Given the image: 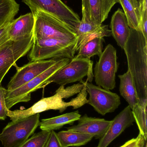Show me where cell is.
<instances>
[{
    "instance_id": "52a82bcc",
    "label": "cell",
    "mask_w": 147,
    "mask_h": 147,
    "mask_svg": "<svg viewBox=\"0 0 147 147\" xmlns=\"http://www.w3.org/2000/svg\"><path fill=\"white\" fill-rule=\"evenodd\" d=\"M92 67L93 61L89 59L74 58L69 63L50 77L43 84L42 87L52 82L65 86L67 84L80 82L85 76H88L86 81L91 83L94 76Z\"/></svg>"
},
{
    "instance_id": "30bf717a",
    "label": "cell",
    "mask_w": 147,
    "mask_h": 147,
    "mask_svg": "<svg viewBox=\"0 0 147 147\" xmlns=\"http://www.w3.org/2000/svg\"><path fill=\"white\" fill-rule=\"evenodd\" d=\"M34 14L42 11L51 14L68 24L76 31L81 19L77 13L61 0H22Z\"/></svg>"
},
{
    "instance_id": "277c9868",
    "label": "cell",
    "mask_w": 147,
    "mask_h": 147,
    "mask_svg": "<svg viewBox=\"0 0 147 147\" xmlns=\"http://www.w3.org/2000/svg\"><path fill=\"white\" fill-rule=\"evenodd\" d=\"M77 40H66L55 38L34 39L29 51L30 62L58 58L72 59L76 54Z\"/></svg>"
},
{
    "instance_id": "4dcf8cb0",
    "label": "cell",
    "mask_w": 147,
    "mask_h": 147,
    "mask_svg": "<svg viewBox=\"0 0 147 147\" xmlns=\"http://www.w3.org/2000/svg\"><path fill=\"white\" fill-rule=\"evenodd\" d=\"M12 21L8 22L0 26V46L9 40L8 33L9 25Z\"/></svg>"
},
{
    "instance_id": "d6986e66",
    "label": "cell",
    "mask_w": 147,
    "mask_h": 147,
    "mask_svg": "<svg viewBox=\"0 0 147 147\" xmlns=\"http://www.w3.org/2000/svg\"><path fill=\"white\" fill-rule=\"evenodd\" d=\"M123 9L129 28L142 31V7L138 0H118Z\"/></svg>"
},
{
    "instance_id": "5bb4252c",
    "label": "cell",
    "mask_w": 147,
    "mask_h": 147,
    "mask_svg": "<svg viewBox=\"0 0 147 147\" xmlns=\"http://www.w3.org/2000/svg\"><path fill=\"white\" fill-rule=\"evenodd\" d=\"M134 122L132 109L128 105L111 121L110 126L99 140L96 147H108L126 129L133 125Z\"/></svg>"
},
{
    "instance_id": "6da1fadb",
    "label": "cell",
    "mask_w": 147,
    "mask_h": 147,
    "mask_svg": "<svg viewBox=\"0 0 147 147\" xmlns=\"http://www.w3.org/2000/svg\"><path fill=\"white\" fill-rule=\"evenodd\" d=\"M123 50L140 102L147 100V40L142 32L130 28Z\"/></svg>"
},
{
    "instance_id": "4316f807",
    "label": "cell",
    "mask_w": 147,
    "mask_h": 147,
    "mask_svg": "<svg viewBox=\"0 0 147 147\" xmlns=\"http://www.w3.org/2000/svg\"><path fill=\"white\" fill-rule=\"evenodd\" d=\"M84 86V84L80 82L66 88H65L64 86H60L56 91L59 92L63 98L67 99L80 92Z\"/></svg>"
},
{
    "instance_id": "1f68e13d",
    "label": "cell",
    "mask_w": 147,
    "mask_h": 147,
    "mask_svg": "<svg viewBox=\"0 0 147 147\" xmlns=\"http://www.w3.org/2000/svg\"><path fill=\"white\" fill-rule=\"evenodd\" d=\"M45 147H63L60 142L57 133L51 131V134Z\"/></svg>"
},
{
    "instance_id": "d4e9b609",
    "label": "cell",
    "mask_w": 147,
    "mask_h": 147,
    "mask_svg": "<svg viewBox=\"0 0 147 147\" xmlns=\"http://www.w3.org/2000/svg\"><path fill=\"white\" fill-rule=\"evenodd\" d=\"M19 9L20 4L15 0H0V26L13 21Z\"/></svg>"
},
{
    "instance_id": "7402d4cb",
    "label": "cell",
    "mask_w": 147,
    "mask_h": 147,
    "mask_svg": "<svg viewBox=\"0 0 147 147\" xmlns=\"http://www.w3.org/2000/svg\"><path fill=\"white\" fill-rule=\"evenodd\" d=\"M57 134L63 147L84 146L94 138L90 135L67 130L60 131Z\"/></svg>"
},
{
    "instance_id": "83f0119b",
    "label": "cell",
    "mask_w": 147,
    "mask_h": 147,
    "mask_svg": "<svg viewBox=\"0 0 147 147\" xmlns=\"http://www.w3.org/2000/svg\"><path fill=\"white\" fill-rule=\"evenodd\" d=\"M7 89L0 85V120H5L7 118L8 109L6 106L5 102V95Z\"/></svg>"
},
{
    "instance_id": "ac0fdd59",
    "label": "cell",
    "mask_w": 147,
    "mask_h": 147,
    "mask_svg": "<svg viewBox=\"0 0 147 147\" xmlns=\"http://www.w3.org/2000/svg\"><path fill=\"white\" fill-rule=\"evenodd\" d=\"M35 26V17L32 13L20 16L10 23L8 33L9 40H17L32 34Z\"/></svg>"
},
{
    "instance_id": "603a6c76",
    "label": "cell",
    "mask_w": 147,
    "mask_h": 147,
    "mask_svg": "<svg viewBox=\"0 0 147 147\" xmlns=\"http://www.w3.org/2000/svg\"><path fill=\"white\" fill-rule=\"evenodd\" d=\"M104 41V38H96L89 40L83 46L74 58H85L90 59L91 58L96 55L99 57L103 52Z\"/></svg>"
},
{
    "instance_id": "5b68a950",
    "label": "cell",
    "mask_w": 147,
    "mask_h": 147,
    "mask_svg": "<svg viewBox=\"0 0 147 147\" xmlns=\"http://www.w3.org/2000/svg\"><path fill=\"white\" fill-rule=\"evenodd\" d=\"M40 114L12 121L0 134V141L4 147H18L33 134L39 126Z\"/></svg>"
},
{
    "instance_id": "2e32d148",
    "label": "cell",
    "mask_w": 147,
    "mask_h": 147,
    "mask_svg": "<svg viewBox=\"0 0 147 147\" xmlns=\"http://www.w3.org/2000/svg\"><path fill=\"white\" fill-rule=\"evenodd\" d=\"M78 121L77 125L67 128V130L90 135L99 140L104 135L111 123V121L90 117L86 114L81 116Z\"/></svg>"
},
{
    "instance_id": "7c38bea8",
    "label": "cell",
    "mask_w": 147,
    "mask_h": 147,
    "mask_svg": "<svg viewBox=\"0 0 147 147\" xmlns=\"http://www.w3.org/2000/svg\"><path fill=\"white\" fill-rule=\"evenodd\" d=\"M60 58L29 62L21 67H18L15 65V66L16 67L17 71L7 86V91L14 90L26 84L51 67Z\"/></svg>"
},
{
    "instance_id": "8992f818",
    "label": "cell",
    "mask_w": 147,
    "mask_h": 147,
    "mask_svg": "<svg viewBox=\"0 0 147 147\" xmlns=\"http://www.w3.org/2000/svg\"><path fill=\"white\" fill-rule=\"evenodd\" d=\"M71 60L67 58H60L51 67L22 86L11 91L7 90L5 102L7 108L9 109L18 103L30 101L31 93L42 88L45 82L58 71L69 63Z\"/></svg>"
},
{
    "instance_id": "ffe728a7",
    "label": "cell",
    "mask_w": 147,
    "mask_h": 147,
    "mask_svg": "<svg viewBox=\"0 0 147 147\" xmlns=\"http://www.w3.org/2000/svg\"><path fill=\"white\" fill-rule=\"evenodd\" d=\"M81 117L78 111H76L51 118L42 119L39 126L41 130L54 131L60 129L66 124L72 125Z\"/></svg>"
},
{
    "instance_id": "ba28073f",
    "label": "cell",
    "mask_w": 147,
    "mask_h": 147,
    "mask_svg": "<svg viewBox=\"0 0 147 147\" xmlns=\"http://www.w3.org/2000/svg\"><path fill=\"white\" fill-rule=\"evenodd\" d=\"M118 66L116 49L109 44L102 53L94 68L93 75L96 84L109 90L114 89Z\"/></svg>"
},
{
    "instance_id": "4fadbf2b",
    "label": "cell",
    "mask_w": 147,
    "mask_h": 147,
    "mask_svg": "<svg viewBox=\"0 0 147 147\" xmlns=\"http://www.w3.org/2000/svg\"><path fill=\"white\" fill-rule=\"evenodd\" d=\"M118 0H82V18L97 25H101Z\"/></svg>"
},
{
    "instance_id": "9c48e42d",
    "label": "cell",
    "mask_w": 147,
    "mask_h": 147,
    "mask_svg": "<svg viewBox=\"0 0 147 147\" xmlns=\"http://www.w3.org/2000/svg\"><path fill=\"white\" fill-rule=\"evenodd\" d=\"M34 39L33 33L21 38L9 40L0 46V85L12 66L30 51Z\"/></svg>"
},
{
    "instance_id": "3957f363",
    "label": "cell",
    "mask_w": 147,
    "mask_h": 147,
    "mask_svg": "<svg viewBox=\"0 0 147 147\" xmlns=\"http://www.w3.org/2000/svg\"><path fill=\"white\" fill-rule=\"evenodd\" d=\"M34 15L35 17L34 39L77 40L76 31L58 18L42 11H38Z\"/></svg>"
},
{
    "instance_id": "7a4b0ae2",
    "label": "cell",
    "mask_w": 147,
    "mask_h": 147,
    "mask_svg": "<svg viewBox=\"0 0 147 147\" xmlns=\"http://www.w3.org/2000/svg\"><path fill=\"white\" fill-rule=\"evenodd\" d=\"M87 92L85 86L77 97L66 102L63 101L60 94L56 91L55 94L49 97L44 98L33 105L32 107L24 110H8L7 116L12 121L23 119L30 116L39 114L50 110H58L60 113L64 112L68 107L72 106L73 109H77L88 104Z\"/></svg>"
},
{
    "instance_id": "484cf974",
    "label": "cell",
    "mask_w": 147,
    "mask_h": 147,
    "mask_svg": "<svg viewBox=\"0 0 147 147\" xmlns=\"http://www.w3.org/2000/svg\"><path fill=\"white\" fill-rule=\"evenodd\" d=\"M51 131L41 130L33 135L18 147H45Z\"/></svg>"
},
{
    "instance_id": "f1b7e54d",
    "label": "cell",
    "mask_w": 147,
    "mask_h": 147,
    "mask_svg": "<svg viewBox=\"0 0 147 147\" xmlns=\"http://www.w3.org/2000/svg\"><path fill=\"white\" fill-rule=\"evenodd\" d=\"M146 143V141L144 137L139 134L136 138L129 140L120 147H145Z\"/></svg>"
},
{
    "instance_id": "f546056e",
    "label": "cell",
    "mask_w": 147,
    "mask_h": 147,
    "mask_svg": "<svg viewBox=\"0 0 147 147\" xmlns=\"http://www.w3.org/2000/svg\"><path fill=\"white\" fill-rule=\"evenodd\" d=\"M147 0H144L142 13V32L145 38L147 40Z\"/></svg>"
},
{
    "instance_id": "8fae6325",
    "label": "cell",
    "mask_w": 147,
    "mask_h": 147,
    "mask_svg": "<svg viewBox=\"0 0 147 147\" xmlns=\"http://www.w3.org/2000/svg\"><path fill=\"white\" fill-rule=\"evenodd\" d=\"M80 82L84 84L89 96L88 104L98 114L105 115L108 113H112L121 104V98L117 93L87 81L82 80Z\"/></svg>"
},
{
    "instance_id": "cb8c5ba5",
    "label": "cell",
    "mask_w": 147,
    "mask_h": 147,
    "mask_svg": "<svg viewBox=\"0 0 147 147\" xmlns=\"http://www.w3.org/2000/svg\"><path fill=\"white\" fill-rule=\"evenodd\" d=\"M147 100L139 102L132 109L135 122H136L140 130V134L142 135L147 142Z\"/></svg>"
},
{
    "instance_id": "44dd1931",
    "label": "cell",
    "mask_w": 147,
    "mask_h": 147,
    "mask_svg": "<svg viewBox=\"0 0 147 147\" xmlns=\"http://www.w3.org/2000/svg\"><path fill=\"white\" fill-rule=\"evenodd\" d=\"M120 79V94L129 104L131 109L139 103L140 100L136 92L131 73L129 70L122 75H118Z\"/></svg>"
},
{
    "instance_id": "836d02e7",
    "label": "cell",
    "mask_w": 147,
    "mask_h": 147,
    "mask_svg": "<svg viewBox=\"0 0 147 147\" xmlns=\"http://www.w3.org/2000/svg\"><path fill=\"white\" fill-rule=\"evenodd\" d=\"M145 147H147V144L146 143V145H145Z\"/></svg>"
},
{
    "instance_id": "d6a6232c",
    "label": "cell",
    "mask_w": 147,
    "mask_h": 147,
    "mask_svg": "<svg viewBox=\"0 0 147 147\" xmlns=\"http://www.w3.org/2000/svg\"><path fill=\"white\" fill-rule=\"evenodd\" d=\"M138 1H139V2H140L141 7L142 8V6H143V1H144V0H138Z\"/></svg>"
},
{
    "instance_id": "e0dca14e",
    "label": "cell",
    "mask_w": 147,
    "mask_h": 147,
    "mask_svg": "<svg viewBox=\"0 0 147 147\" xmlns=\"http://www.w3.org/2000/svg\"><path fill=\"white\" fill-rule=\"evenodd\" d=\"M110 28L117 45L123 49L130 34V28L123 10L118 9L112 16Z\"/></svg>"
},
{
    "instance_id": "9a60e30c",
    "label": "cell",
    "mask_w": 147,
    "mask_h": 147,
    "mask_svg": "<svg viewBox=\"0 0 147 147\" xmlns=\"http://www.w3.org/2000/svg\"><path fill=\"white\" fill-rule=\"evenodd\" d=\"M77 40L76 46V52L89 40L97 38L110 37L111 31L108 25H97L91 23L82 18L76 30Z\"/></svg>"
}]
</instances>
